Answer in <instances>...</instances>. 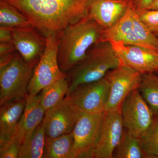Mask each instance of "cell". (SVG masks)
Masks as SVG:
<instances>
[{"mask_svg":"<svg viewBox=\"0 0 158 158\" xmlns=\"http://www.w3.org/2000/svg\"><path fill=\"white\" fill-rule=\"evenodd\" d=\"M138 90L155 115H158V73L142 74Z\"/></svg>","mask_w":158,"mask_h":158,"instance_id":"obj_21","label":"cell"},{"mask_svg":"<svg viewBox=\"0 0 158 158\" xmlns=\"http://www.w3.org/2000/svg\"><path fill=\"white\" fill-rule=\"evenodd\" d=\"M124 127L120 111H105L93 158H114V152L121 141Z\"/></svg>","mask_w":158,"mask_h":158,"instance_id":"obj_11","label":"cell"},{"mask_svg":"<svg viewBox=\"0 0 158 158\" xmlns=\"http://www.w3.org/2000/svg\"><path fill=\"white\" fill-rule=\"evenodd\" d=\"M115 151L114 158H146L139 138L133 135L127 130L124 131L121 141Z\"/></svg>","mask_w":158,"mask_h":158,"instance_id":"obj_22","label":"cell"},{"mask_svg":"<svg viewBox=\"0 0 158 158\" xmlns=\"http://www.w3.org/2000/svg\"><path fill=\"white\" fill-rule=\"evenodd\" d=\"M130 0H91L88 8V17L104 30L112 27L123 17Z\"/></svg>","mask_w":158,"mask_h":158,"instance_id":"obj_14","label":"cell"},{"mask_svg":"<svg viewBox=\"0 0 158 158\" xmlns=\"http://www.w3.org/2000/svg\"><path fill=\"white\" fill-rule=\"evenodd\" d=\"M110 42L121 64L141 74L158 73V53L140 46Z\"/></svg>","mask_w":158,"mask_h":158,"instance_id":"obj_13","label":"cell"},{"mask_svg":"<svg viewBox=\"0 0 158 158\" xmlns=\"http://www.w3.org/2000/svg\"><path fill=\"white\" fill-rule=\"evenodd\" d=\"M120 113L126 130L138 138L149 127L155 115L138 89L125 99Z\"/></svg>","mask_w":158,"mask_h":158,"instance_id":"obj_9","label":"cell"},{"mask_svg":"<svg viewBox=\"0 0 158 158\" xmlns=\"http://www.w3.org/2000/svg\"><path fill=\"white\" fill-rule=\"evenodd\" d=\"M74 139L72 133L56 137H45L43 158H72Z\"/></svg>","mask_w":158,"mask_h":158,"instance_id":"obj_18","label":"cell"},{"mask_svg":"<svg viewBox=\"0 0 158 158\" xmlns=\"http://www.w3.org/2000/svg\"><path fill=\"white\" fill-rule=\"evenodd\" d=\"M110 41L96 44L90 49L81 62L66 73L68 94L80 85L103 78L110 71L120 65Z\"/></svg>","mask_w":158,"mask_h":158,"instance_id":"obj_3","label":"cell"},{"mask_svg":"<svg viewBox=\"0 0 158 158\" xmlns=\"http://www.w3.org/2000/svg\"><path fill=\"white\" fill-rule=\"evenodd\" d=\"M0 25L11 28L33 26L17 8L4 0H0Z\"/></svg>","mask_w":158,"mask_h":158,"instance_id":"obj_20","label":"cell"},{"mask_svg":"<svg viewBox=\"0 0 158 158\" xmlns=\"http://www.w3.org/2000/svg\"><path fill=\"white\" fill-rule=\"evenodd\" d=\"M142 75L139 72L121 64L110 71L105 77L110 83V90L105 111H120L125 99L139 88Z\"/></svg>","mask_w":158,"mask_h":158,"instance_id":"obj_8","label":"cell"},{"mask_svg":"<svg viewBox=\"0 0 158 158\" xmlns=\"http://www.w3.org/2000/svg\"><path fill=\"white\" fill-rule=\"evenodd\" d=\"M81 114L65 98L45 112L42 123L46 137L54 138L72 132Z\"/></svg>","mask_w":158,"mask_h":158,"instance_id":"obj_12","label":"cell"},{"mask_svg":"<svg viewBox=\"0 0 158 158\" xmlns=\"http://www.w3.org/2000/svg\"><path fill=\"white\" fill-rule=\"evenodd\" d=\"M46 47L39 62L34 68L28 87V94L37 95L45 87L66 76L59 68L58 54L60 37L57 35L46 36Z\"/></svg>","mask_w":158,"mask_h":158,"instance_id":"obj_5","label":"cell"},{"mask_svg":"<svg viewBox=\"0 0 158 158\" xmlns=\"http://www.w3.org/2000/svg\"><path fill=\"white\" fill-rule=\"evenodd\" d=\"M45 132L42 123L37 126L27 147L20 149L18 158H43L45 144Z\"/></svg>","mask_w":158,"mask_h":158,"instance_id":"obj_23","label":"cell"},{"mask_svg":"<svg viewBox=\"0 0 158 158\" xmlns=\"http://www.w3.org/2000/svg\"><path fill=\"white\" fill-rule=\"evenodd\" d=\"M134 5L133 0H130L126 14L115 25L104 30L101 42L116 41L143 47L133 28L132 10Z\"/></svg>","mask_w":158,"mask_h":158,"instance_id":"obj_17","label":"cell"},{"mask_svg":"<svg viewBox=\"0 0 158 158\" xmlns=\"http://www.w3.org/2000/svg\"><path fill=\"white\" fill-rule=\"evenodd\" d=\"M104 113H81L72 132V158H93Z\"/></svg>","mask_w":158,"mask_h":158,"instance_id":"obj_7","label":"cell"},{"mask_svg":"<svg viewBox=\"0 0 158 158\" xmlns=\"http://www.w3.org/2000/svg\"><path fill=\"white\" fill-rule=\"evenodd\" d=\"M12 42L24 61L35 68L45 51L46 37L33 26L12 28Z\"/></svg>","mask_w":158,"mask_h":158,"instance_id":"obj_10","label":"cell"},{"mask_svg":"<svg viewBox=\"0 0 158 158\" xmlns=\"http://www.w3.org/2000/svg\"></svg>","mask_w":158,"mask_h":158,"instance_id":"obj_32","label":"cell"},{"mask_svg":"<svg viewBox=\"0 0 158 158\" xmlns=\"http://www.w3.org/2000/svg\"><path fill=\"white\" fill-rule=\"evenodd\" d=\"M110 90V83L105 77L96 81L78 86L65 98L80 113H100L106 110Z\"/></svg>","mask_w":158,"mask_h":158,"instance_id":"obj_6","label":"cell"},{"mask_svg":"<svg viewBox=\"0 0 158 158\" xmlns=\"http://www.w3.org/2000/svg\"><path fill=\"white\" fill-rule=\"evenodd\" d=\"M26 98L12 101L0 108V144L16 138L20 120L25 108Z\"/></svg>","mask_w":158,"mask_h":158,"instance_id":"obj_16","label":"cell"},{"mask_svg":"<svg viewBox=\"0 0 158 158\" xmlns=\"http://www.w3.org/2000/svg\"><path fill=\"white\" fill-rule=\"evenodd\" d=\"M69 89V86L66 76L44 88L39 95L40 103L45 112L64 99L68 93Z\"/></svg>","mask_w":158,"mask_h":158,"instance_id":"obj_19","label":"cell"},{"mask_svg":"<svg viewBox=\"0 0 158 158\" xmlns=\"http://www.w3.org/2000/svg\"><path fill=\"white\" fill-rule=\"evenodd\" d=\"M137 13L148 30L158 37V10L145 9Z\"/></svg>","mask_w":158,"mask_h":158,"instance_id":"obj_26","label":"cell"},{"mask_svg":"<svg viewBox=\"0 0 158 158\" xmlns=\"http://www.w3.org/2000/svg\"><path fill=\"white\" fill-rule=\"evenodd\" d=\"M45 113L40 103V95L27 94L25 108L20 120L16 136L21 144L20 149L27 147L34 131L42 123Z\"/></svg>","mask_w":158,"mask_h":158,"instance_id":"obj_15","label":"cell"},{"mask_svg":"<svg viewBox=\"0 0 158 158\" xmlns=\"http://www.w3.org/2000/svg\"><path fill=\"white\" fill-rule=\"evenodd\" d=\"M21 144L16 138L0 144V158H17Z\"/></svg>","mask_w":158,"mask_h":158,"instance_id":"obj_27","label":"cell"},{"mask_svg":"<svg viewBox=\"0 0 158 158\" xmlns=\"http://www.w3.org/2000/svg\"><path fill=\"white\" fill-rule=\"evenodd\" d=\"M12 28L0 27V43L12 42Z\"/></svg>","mask_w":158,"mask_h":158,"instance_id":"obj_28","label":"cell"},{"mask_svg":"<svg viewBox=\"0 0 158 158\" xmlns=\"http://www.w3.org/2000/svg\"><path fill=\"white\" fill-rule=\"evenodd\" d=\"M34 69L18 52L9 62L0 65V106L26 98Z\"/></svg>","mask_w":158,"mask_h":158,"instance_id":"obj_4","label":"cell"},{"mask_svg":"<svg viewBox=\"0 0 158 158\" xmlns=\"http://www.w3.org/2000/svg\"><path fill=\"white\" fill-rule=\"evenodd\" d=\"M133 28L143 47L158 53V37L148 30L138 16L135 4L132 10Z\"/></svg>","mask_w":158,"mask_h":158,"instance_id":"obj_24","label":"cell"},{"mask_svg":"<svg viewBox=\"0 0 158 158\" xmlns=\"http://www.w3.org/2000/svg\"><path fill=\"white\" fill-rule=\"evenodd\" d=\"M44 36L61 37L66 27L88 16L91 0H4Z\"/></svg>","mask_w":158,"mask_h":158,"instance_id":"obj_1","label":"cell"},{"mask_svg":"<svg viewBox=\"0 0 158 158\" xmlns=\"http://www.w3.org/2000/svg\"><path fill=\"white\" fill-rule=\"evenodd\" d=\"M146 9L158 10V0H155L153 1Z\"/></svg>","mask_w":158,"mask_h":158,"instance_id":"obj_31","label":"cell"},{"mask_svg":"<svg viewBox=\"0 0 158 158\" xmlns=\"http://www.w3.org/2000/svg\"><path fill=\"white\" fill-rule=\"evenodd\" d=\"M137 12L147 9L148 7L155 0H133Z\"/></svg>","mask_w":158,"mask_h":158,"instance_id":"obj_30","label":"cell"},{"mask_svg":"<svg viewBox=\"0 0 158 158\" xmlns=\"http://www.w3.org/2000/svg\"><path fill=\"white\" fill-rule=\"evenodd\" d=\"M104 30L94 20L87 16L70 25L60 37L58 63L66 73L81 62L93 46L101 41Z\"/></svg>","mask_w":158,"mask_h":158,"instance_id":"obj_2","label":"cell"},{"mask_svg":"<svg viewBox=\"0 0 158 158\" xmlns=\"http://www.w3.org/2000/svg\"><path fill=\"white\" fill-rule=\"evenodd\" d=\"M146 158H158V115L139 137Z\"/></svg>","mask_w":158,"mask_h":158,"instance_id":"obj_25","label":"cell"},{"mask_svg":"<svg viewBox=\"0 0 158 158\" xmlns=\"http://www.w3.org/2000/svg\"><path fill=\"white\" fill-rule=\"evenodd\" d=\"M17 51L12 42L0 43V56Z\"/></svg>","mask_w":158,"mask_h":158,"instance_id":"obj_29","label":"cell"}]
</instances>
